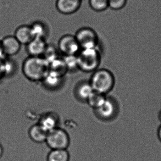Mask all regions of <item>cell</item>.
I'll return each instance as SVG.
<instances>
[{
  "label": "cell",
  "mask_w": 161,
  "mask_h": 161,
  "mask_svg": "<svg viewBox=\"0 0 161 161\" xmlns=\"http://www.w3.org/2000/svg\"><path fill=\"white\" fill-rule=\"evenodd\" d=\"M22 70L30 80L43 81L49 72V63L43 57L29 56L23 62Z\"/></svg>",
  "instance_id": "6da1fadb"
},
{
  "label": "cell",
  "mask_w": 161,
  "mask_h": 161,
  "mask_svg": "<svg viewBox=\"0 0 161 161\" xmlns=\"http://www.w3.org/2000/svg\"><path fill=\"white\" fill-rule=\"evenodd\" d=\"M94 91L105 95L114 88L115 78L114 74L105 69L94 71L89 81Z\"/></svg>",
  "instance_id": "7a4b0ae2"
},
{
  "label": "cell",
  "mask_w": 161,
  "mask_h": 161,
  "mask_svg": "<svg viewBox=\"0 0 161 161\" xmlns=\"http://www.w3.org/2000/svg\"><path fill=\"white\" fill-rule=\"evenodd\" d=\"M77 57L79 69L85 72L96 71L101 61L100 53L97 48L81 49Z\"/></svg>",
  "instance_id": "3957f363"
},
{
  "label": "cell",
  "mask_w": 161,
  "mask_h": 161,
  "mask_svg": "<svg viewBox=\"0 0 161 161\" xmlns=\"http://www.w3.org/2000/svg\"><path fill=\"white\" fill-rule=\"evenodd\" d=\"M119 107L116 99L112 97H106L102 105L94 110L97 117L103 121L109 122L114 120L118 115Z\"/></svg>",
  "instance_id": "277c9868"
},
{
  "label": "cell",
  "mask_w": 161,
  "mask_h": 161,
  "mask_svg": "<svg viewBox=\"0 0 161 161\" xmlns=\"http://www.w3.org/2000/svg\"><path fill=\"white\" fill-rule=\"evenodd\" d=\"M45 142L52 150L67 149L70 143V138L64 130L57 127L48 132Z\"/></svg>",
  "instance_id": "5b68a950"
},
{
  "label": "cell",
  "mask_w": 161,
  "mask_h": 161,
  "mask_svg": "<svg viewBox=\"0 0 161 161\" xmlns=\"http://www.w3.org/2000/svg\"><path fill=\"white\" fill-rule=\"evenodd\" d=\"M75 36L81 49L97 48L98 36L92 28L89 27L80 28L76 32Z\"/></svg>",
  "instance_id": "8992f818"
},
{
  "label": "cell",
  "mask_w": 161,
  "mask_h": 161,
  "mask_svg": "<svg viewBox=\"0 0 161 161\" xmlns=\"http://www.w3.org/2000/svg\"><path fill=\"white\" fill-rule=\"evenodd\" d=\"M58 50L63 56L77 55L81 50L75 35H65L58 41Z\"/></svg>",
  "instance_id": "52a82bcc"
},
{
  "label": "cell",
  "mask_w": 161,
  "mask_h": 161,
  "mask_svg": "<svg viewBox=\"0 0 161 161\" xmlns=\"http://www.w3.org/2000/svg\"><path fill=\"white\" fill-rule=\"evenodd\" d=\"M81 4L82 0H56L55 6L59 13L68 15L76 13Z\"/></svg>",
  "instance_id": "ba28073f"
},
{
  "label": "cell",
  "mask_w": 161,
  "mask_h": 161,
  "mask_svg": "<svg viewBox=\"0 0 161 161\" xmlns=\"http://www.w3.org/2000/svg\"><path fill=\"white\" fill-rule=\"evenodd\" d=\"M2 45L6 57H12L20 51L22 45L14 36H7L2 39Z\"/></svg>",
  "instance_id": "9c48e42d"
},
{
  "label": "cell",
  "mask_w": 161,
  "mask_h": 161,
  "mask_svg": "<svg viewBox=\"0 0 161 161\" xmlns=\"http://www.w3.org/2000/svg\"><path fill=\"white\" fill-rule=\"evenodd\" d=\"M48 44L46 40L34 38L26 46V50L30 56L42 57Z\"/></svg>",
  "instance_id": "30bf717a"
},
{
  "label": "cell",
  "mask_w": 161,
  "mask_h": 161,
  "mask_svg": "<svg viewBox=\"0 0 161 161\" xmlns=\"http://www.w3.org/2000/svg\"><path fill=\"white\" fill-rule=\"evenodd\" d=\"M14 36L21 45L27 46L34 38L32 32L31 26L21 25L17 28Z\"/></svg>",
  "instance_id": "8fae6325"
},
{
  "label": "cell",
  "mask_w": 161,
  "mask_h": 161,
  "mask_svg": "<svg viewBox=\"0 0 161 161\" xmlns=\"http://www.w3.org/2000/svg\"><path fill=\"white\" fill-rule=\"evenodd\" d=\"M48 133V132L39 123L32 126L29 130L30 138L33 141L37 143L46 142Z\"/></svg>",
  "instance_id": "7c38bea8"
},
{
  "label": "cell",
  "mask_w": 161,
  "mask_h": 161,
  "mask_svg": "<svg viewBox=\"0 0 161 161\" xmlns=\"http://www.w3.org/2000/svg\"><path fill=\"white\" fill-rule=\"evenodd\" d=\"M59 117L55 113L50 112L43 115L40 118L39 124H40L48 132L58 127Z\"/></svg>",
  "instance_id": "4fadbf2b"
},
{
  "label": "cell",
  "mask_w": 161,
  "mask_h": 161,
  "mask_svg": "<svg viewBox=\"0 0 161 161\" xmlns=\"http://www.w3.org/2000/svg\"><path fill=\"white\" fill-rule=\"evenodd\" d=\"M34 38H41L46 40L49 35V29L45 22L36 20L30 25Z\"/></svg>",
  "instance_id": "5bb4252c"
},
{
  "label": "cell",
  "mask_w": 161,
  "mask_h": 161,
  "mask_svg": "<svg viewBox=\"0 0 161 161\" xmlns=\"http://www.w3.org/2000/svg\"><path fill=\"white\" fill-rule=\"evenodd\" d=\"M93 92L94 90L89 81H85L80 83L76 89V94L78 98L86 101Z\"/></svg>",
  "instance_id": "9a60e30c"
},
{
  "label": "cell",
  "mask_w": 161,
  "mask_h": 161,
  "mask_svg": "<svg viewBox=\"0 0 161 161\" xmlns=\"http://www.w3.org/2000/svg\"><path fill=\"white\" fill-rule=\"evenodd\" d=\"M69 153L67 149H53L47 156V161H69Z\"/></svg>",
  "instance_id": "2e32d148"
},
{
  "label": "cell",
  "mask_w": 161,
  "mask_h": 161,
  "mask_svg": "<svg viewBox=\"0 0 161 161\" xmlns=\"http://www.w3.org/2000/svg\"><path fill=\"white\" fill-rule=\"evenodd\" d=\"M106 98L105 95L94 91L91 96L87 99L86 102L90 107L95 110L99 108L103 104Z\"/></svg>",
  "instance_id": "e0dca14e"
},
{
  "label": "cell",
  "mask_w": 161,
  "mask_h": 161,
  "mask_svg": "<svg viewBox=\"0 0 161 161\" xmlns=\"http://www.w3.org/2000/svg\"><path fill=\"white\" fill-rule=\"evenodd\" d=\"M49 69L50 71L57 73L63 77L68 71L64 61L62 57H59L50 63Z\"/></svg>",
  "instance_id": "ac0fdd59"
},
{
  "label": "cell",
  "mask_w": 161,
  "mask_h": 161,
  "mask_svg": "<svg viewBox=\"0 0 161 161\" xmlns=\"http://www.w3.org/2000/svg\"><path fill=\"white\" fill-rule=\"evenodd\" d=\"M63 76L53 71H50L42 81L48 87L54 88L61 83Z\"/></svg>",
  "instance_id": "d6986e66"
},
{
  "label": "cell",
  "mask_w": 161,
  "mask_h": 161,
  "mask_svg": "<svg viewBox=\"0 0 161 161\" xmlns=\"http://www.w3.org/2000/svg\"><path fill=\"white\" fill-rule=\"evenodd\" d=\"M59 53H60L58 47H56L54 45L48 44L42 57L50 64L60 57Z\"/></svg>",
  "instance_id": "ffe728a7"
},
{
  "label": "cell",
  "mask_w": 161,
  "mask_h": 161,
  "mask_svg": "<svg viewBox=\"0 0 161 161\" xmlns=\"http://www.w3.org/2000/svg\"><path fill=\"white\" fill-rule=\"evenodd\" d=\"M89 5L93 11L97 12H103L109 8L108 0H89Z\"/></svg>",
  "instance_id": "44dd1931"
},
{
  "label": "cell",
  "mask_w": 161,
  "mask_h": 161,
  "mask_svg": "<svg viewBox=\"0 0 161 161\" xmlns=\"http://www.w3.org/2000/svg\"><path fill=\"white\" fill-rule=\"evenodd\" d=\"M2 68L4 75L10 74L14 71L16 64L10 57H6L2 60Z\"/></svg>",
  "instance_id": "7402d4cb"
},
{
  "label": "cell",
  "mask_w": 161,
  "mask_h": 161,
  "mask_svg": "<svg viewBox=\"0 0 161 161\" xmlns=\"http://www.w3.org/2000/svg\"><path fill=\"white\" fill-rule=\"evenodd\" d=\"M68 71L79 69L77 55L63 56Z\"/></svg>",
  "instance_id": "603a6c76"
},
{
  "label": "cell",
  "mask_w": 161,
  "mask_h": 161,
  "mask_svg": "<svg viewBox=\"0 0 161 161\" xmlns=\"http://www.w3.org/2000/svg\"><path fill=\"white\" fill-rule=\"evenodd\" d=\"M127 0H108L109 8L112 10H119L125 7Z\"/></svg>",
  "instance_id": "cb8c5ba5"
},
{
  "label": "cell",
  "mask_w": 161,
  "mask_h": 161,
  "mask_svg": "<svg viewBox=\"0 0 161 161\" xmlns=\"http://www.w3.org/2000/svg\"><path fill=\"white\" fill-rule=\"evenodd\" d=\"M6 56L4 54L3 52V48L2 45L1 40H0V60H3L5 58Z\"/></svg>",
  "instance_id": "d4e9b609"
},
{
  "label": "cell",
  "mask_w": 161,
  "mask_h": 161,
  "mask_svg": "<svg viewBox=\"0 0 161 161\" xmlns=\"http://www.w3.org/2000/svg\"><path fill=\"white\" fill-rule=\"evenodd\" d=\"M0 60V78L4 75L2 68V60Z\"/></svg>",
  "instance_id": "484cf974"
},
{
  "label": "cell",
  "mask_w": 161,
  "mask_h": 161,
  "mask_svg": "<svg viewBox=\"0 0 161 161\" xmlns=\"http://www.w3.org/2000/svg\"><path fill=\"white\" fill-rule=\"evenodd\" d=\"M157 136H158L159 140L161 142V125L158 129V131H157Z\"/></svg>",
  "instance_id": "4316f807"
},
{
  "label": "cell",
  "mask_w": 161,
  "mask_h": 161,
  "mask_svg": "<svg viewBox=\"0 0 161 161\" xmlns=\"http://www.w3.org/2000/svg\"><path fill=\"white\" fill-rule=\"evenodd\" d=\"M3 148L2 146L0 144V157L2 156L3 154Z\"/></svg>",
  "instance_id": "83f0119b"
},
{
  "label": "cell",
  "mask_w": 161,
  "mask_h": 161,
  "mask_svg": "<svg viewBox=\"0 0 161 161\" xmlns=\"http://www.w3.org/2000/svg\"><path fill=\"white\" fill-rule=\"evenodd\" d=\"M159 118L160 119V121H161V110L160 111V113H159Z\"/></svg>",
  "instance_id": "f1b7e54d"
}]
</instances>
